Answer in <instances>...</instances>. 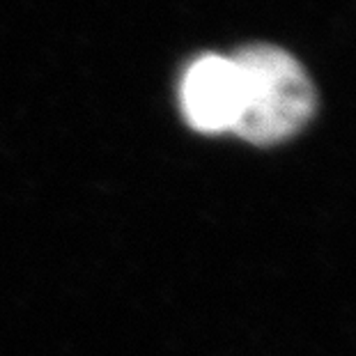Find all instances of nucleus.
<instances>
[{
    "mask_svg": "<svg viewBox=\"0 0 356 356\" xmlns=\"http://www.w3.org/2000/svg\"><path fill=\"white\" fill-rule=\"evenodd\" d=\"M244 111L234 134L255 145H274L304 129L315 113V88L290 53L271 44H251L234 53Z\"/></svg>",
    "mask_w": 356,
    "mask_h": 356,
    "instance_id": "nucleus-1",
    "label": "nucleus"
},
{
    "mask_svg": "<svg viewBox=\"0 0 356 356\" xmlns=\"http://www.w3.org/2000/svg\"><path fill=\"white\" fill-rule=\"evenodd\" d=\"M181 115L200 134H234L244 111V83L234 56L207 53L179 83Z\"/></svg>",
    "mask_w": 356,
    "mask_h": 356,
    "instance_id": "nucleus-2",
    "label": "nucleus"
}]
</instances>
